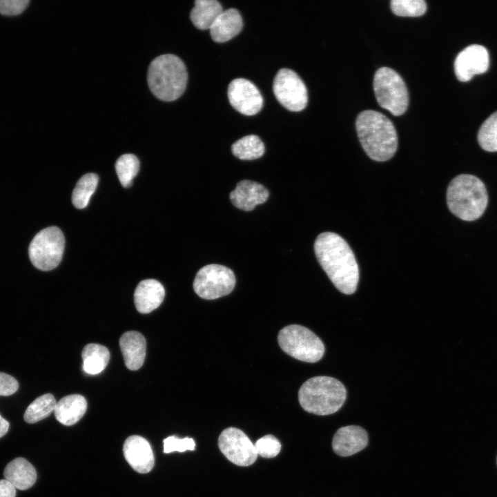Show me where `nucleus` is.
<instances>
[{
	"label": "nucleus",
	"instance_id": "nucleus-1",
	"mask_svg": "<svg viewBox=\"0 0 497 497\" xmlns=\"http://www.w3.org/2000/svg\"><path fill=\"white\" fill-rule=\"evenodd\" d=\"M315 256L333 285L341 293L351 295L357 289L359 268L348 243L333 232L320 233L314 243Z\"/></svg>",
	"mask_w": 497,
	"mask_h": 497
},
{
	"label": "nucleus",
	"instance_id": "nucleus-2",
	"mask_svg": "<svg viewBox=\"0 0 497 497\" xmlns=\"http://www.w3.org/2000/svg\"><path fill=\"white\" fill-rule=\"evenodd\" d=\"M355 128L360 144L373 160L391 159L398 148V136L391 121L378 111L367 110L357 117Z\"/></svg>",
	"mask_w": 497,
	"mask_h": 497
},
{
	"label": "nucleus",
	"instance_id": "nucleus-3",
	"mask_svg": "<svg viewBox=\"0 0 497 497\" xmlns=\"http://www.w3.org/2000/svg\"><path fill=\"white\" fill-rule=\"evenodd\" d=\"M449 211L464 221H474L484 213L488 195L484 183L477 177L462 174L454 177L447 190Z\"/></svg>",
	"mask_w": 497,
	"mask_h": 497
},
{
	"label": "nucleus",
	"instance_id": "nucleus-4",
	"mask_svg": "<svg viewBox=\"0 0 497 497\" xmlns=\"http://www.w3.org/2000/svg\"><path fill=\"white\" fill-rule=\"evenodd\" d=\"M187 79L186 66L175 55H160L149 65L147 75L149 88L162 101H170L179 98L186 89Z\"/></svg>",
	"mask_w": 497,
	"mask_h": 497
},
{
	"label": "nucleus",
	"instance_id": "nucleus-5",
	"mask_svg": "<svg viewBox=\"0 0 497 497\" xmlns=\"http://www.w3.org/2000/svg\"><path fill=\"white\" fill-rule=\"evenodd\" d=\"M347 398V390L338 380L329 376H315L304 382L298 399L304 411L319 416L338 411Z\"/></svg>",
	"mask_w": 497,
	"mask_h": 497
},
{
	"label": "nucleus",
	"instance_id": "nucleus-6",
	"mask_svg": "<svg viewBox=\"0 0 497 497\" xmlns=\"http://www.w3.org/2000/svg\"><path fill=\"white\" fill-rule=\"evenodd\" d=\"M277 341L282 350L306 362H316L324 353L322 340L311 330L299 324H290L280 330Z\"/></svg>",
	"mask_w": 497,
	"mask_h": 497
},
{
	"label": "nucleus",
	"instance_id": "nucleus-7",
	"mask_svg": "<svg viewBox=\"0 0 497 497\" xmlns=\"http://www.w3.org/2000/svg\"><path fill=\"white\" fill-rule=\"evenodd\" d=\"M373 90L380 107L392 115L399 116L405 113L409 104L407 86L395 70L382 67L375 73Z\"/></svg>",
	"mask_w": 497,
	"mask_h": 497
},
{
	"label": "nucleus",
	"instance_id": "nucleus-8",
	"mask_svg": "<svg viewBox=\"0 0 497 497\" xmlns=\"http://www.w3.org/2000/svg\"><path fill=\"white\" fill-rule=\"evenodd\" d=\"M65 239L57 226L40 231L31 241L28 255L32 264L41 271H50L60 263L64 251Z\"/></svg>",
	"mask_w": 497,
	"mask_h": 497
},
{
	"label": "nucleus",
	"instance_id": "nucleus-9",
	"mask_svg": "<svg viewBox=\"0 0 497 497\" xmlns=\"http://www.w3.org/2000/svg\"><path fill=\"white\" fill-rule=\"evenodd\" d=\"M235 285L231 269L220 264H208L197 273L193 289L200 298L214 300L228 295Z\"/></svg>",
	"mask_w": 497,
	"mask_h": 497
},
{
	"label": "nucleus",
	"instance_id": "nucleus-10",
	"mask_svg": "<svg viewBox=\"0 0 497 497\" xmlns=\"http://www.w3.org/2000/svg\"><path fill=\"white\" fill-rule=\"evenodd\" d=\"M273 90L280 104L290 111L302 110L307 105L306 88L300 77L292 70L280 69L276 74Z\"/></svg>",
	"mask_w": 497,
	"mask_h": 497
},
{
	"label": "nucleus",
	"instance_id": "nucleus-11",
	"mask_svg": "<svg viewBox=\"0 0 497 497\" xmlns=\"http://www.w3.org/2000/svg\"><path fill=\"white\" fill-rule=\"evenodd\" d=\"M218 447L229 461L238 466L252 465L258 456L248 437L235 427L222 431L218 438Z\"/></svg>",
	"mask_w": 497,
	"mask_h": 497
},
{
	"label": "nucleus",
	"instance_id": "nucleus-12",
	"mask_svg": "<svg viewBox=\"0 0 497 497\" xmlns=\"http://www.w3.org/2000/svg\"><path fill=\"white\" fill-rule=\"evenodd\" d=\"M228 97L231 105L239 113L251 116L263 106V98L257 87L250 81L237 78L228 85Z\"/></svg>",
	"mask_w": 497,
	"mask_h": 497
},
{
	"label": "nucleus",
	"instance_id": "nucleus-13",
	"mask_svg": "<svg viewBox=\"0 0 497 497\" xmlns=\"http://www.w3.org/2000/svg\"><path fill=\"white\" fill-rule=\"evenodd\" d=\"M489 66V56L486 48L473 44L464 48L454 61V71L457 79L467 82L476 75L485 73Z\"/></svg>",
	"mask_w": 497,
	"mask_h": 497
},
{
	"label": "nucleus",
	"instance_id": "nucleus-14",
	"mask_svg": "<svg viewBox=\"0 0 497 497\" xmlns=\"http://www.w3.org/2000/svg\"><path fill=\"white\" fill-rule=\"evenodd\" d=\"M123 452L130 467L140 474L151 471L155 458L149 442L139 436H129L124 442Z\"/></svg>",
	"mask_w": 497,
	"mask_h": 497
},
{
	"label": "nucleus",
	"instance_id": "nucleus-15",
	"mask_svg": "<svg viewBox=\"0 0 497 497\" xmlns=\"http://www.w3.org/2000/svg\"><path fill=\"white\" fill-rule=\"evenodd\" d=\"M368 444V434L361 427L348 425L337 430L332 440L333 451L340 456H352Z\"/></svg>",
	"mask_w": 497,
	"mask_h": 497
},
{
	"label": "nucleus",
	"instance_id": "nucleus-16",
	"mask_svg": "<svg viewBox=\"0 0 497 497\" xmlns=\"http://www.w3.org/2000/svg\"><path fill=\"white\" fill-rule=\"evenodd\" d=\"M269 196V191L262 184L251 180L239 182L230 193V199L237 208L249 211L265 202Z\"/></svg>",
	"mask_w": 497,
	"mask_h": 497
},
{
	"label": "nucleus",
	"instance_id": "nucleus-17",
	"mask_svg": "<svg viewBox=\"0 0 497 497\" xmlns=\"http://www.w3.org/2000/svg\"><path fill=\"white\" fill-rule=\"evenodd\" d=\"M119 347L126 367L138 370L144 364L146 342L144 335L135 331L125 332L119 339Z\"/></svg>",
	"mask_w": 497,
	"mask_h": 497
},
{
	"label": "nucleus",
	"instance_id": "nucleus-18",
	"mask_svg": "<svg viewBox=\"0 0 497 497\" xmlns=\"http://www.w3.org/2000/svg\"><path fill=\"white\" fill-rule=\"evenodd\" d=\"M164 296V288L159 281L154 279L142 280L135 291V307L141 313H150L162 304Z\"/></svg>",
	"mask_w": 497,
	"mask_h": 497
},
{
	"label": "nucleus",
	"instance_id": "nucleus-19",
	"mask_svg": "<svg viewBox=\"0 0 497 497\" xmlns=\"http://www.w3.org/2000/svg\"><path fill=\"white\" fill-rule=\"evenodd\" d=\"M242 26L238 10L234 8L223 10L209 29L211 37L215 42H226L238 35Z\"/></svg>",
	"mask_w": 497,
	"mask_h": 497
},
{
	"label": "nucleus",
	"instance_id": "nucleus-20",
	"mask_svg": "<svg viewBox=\"0 0 497 497\" xmlns=\"http://www.w3.org/2000/svg\"><path fill=\"white\" fill-rule=\"evenodd\" d=\"M3 476L16 489L26 490L30 488L37 480L35 467L26 459L17 458L6 467Z\"/></svg>",
	"mask_w": 497,
	"mask_h": 497
},
{
	"label": "nucleus",
	"instance_id": "nucleus-21",
	"mask_svg": "<svg viewBox=\"0 0 497 497\" xmlns=\"http://www.w3.org/2000/svg\"><path fill=\"white\" fill-rule=\"evenodd\" d=\"M86 409L85 398L79 394H72L62 398L57 402L54 410L55 416L62 425L70 426L84 416Z\"/></svg>",
	"mask_w": 497,
	"mask_h": 497
},
{
	"label": "nucleus",
	"instance_id": "nucleus-22",
	"mask_svg": "<svg viewBox=\"0 0 497 497\" xmlns=\"http://www.w3.org/2000/svg\"><path fill=\"white\" fill-rule=\"evenodd\" d=\"M222 11L221 4L216 0H196L190 17L197 28L207 30L211 28Z\"/></svg>",
	"mask_w": 497,
	"mask_h": 497
},
{
	"label": "nucleus",
	"instance_id": "nucleus-23",
	"mask_svg": "<svg viewBox=\"0 0 497 497\" xmlns=\"http://www.w3.org/2000/svg\"><path fill=\"white\" fill-rule=\"evenodd\" d=\"M110 356V352L106 347L96 343L88 344L81 353L83 370L90 375L100 373L106 367Z\"/></svg>",
	"mask_w": 497,
	"mask_h": 497
},
{
	"label": "nucleus",
	"instance_id": "nucleus-24",
	"mask_svg": "<svg viewBox=\"0 0 497 497\" xmlns=\"http://www.w3.org/2000/svg\"><path fill=\"white\" fill-rule=\"evenodd\" d=\"M265 148L260 138L254 135L242 137L231 146L233 154L243 160H253L261 157Z\"/></svg>",
	"mask_w": 497,
	"mask_h": 497
},
{
	"label": "nucleus",
	"instance_id": "nucleus-25",
	"mask_svg": "<svg viewBox=\"0 0 497 497\" xmlns=\"http://www.w3.org/2000/svg\"><path fill=\"white\" fill-rule=\"evenodd\" d=\"M57 405L53 395L43 394L37 398L27 407L23 418L28 423H35L48 417L55 410Z\"/></svg>",
	"mask_w": 497,
	"mask_h": 497
},
{
	"label": "nucleus",
	"instance_id": "nucleus-26",
	"mask_svg": "<svg viewBox=\"0 0 497 497\" xmlns=\"http://www.w3.org/2000/svg\"><path fill=\"white\" fill-rule=\"evenodd\" d=\"M98 181L99 177L95 173L86 174L79 179L72 195V204L77 208L81 209L87 206Z\"/></svg>",
	"mask_w": 497,
	"mask_h": 497
},
{
	"label": "nucleus",
	"instance_id": "nucleus-27",
	"mask_svg": "<svg viewBox=\"0 0 497 497\" xmlns=\"http://www.w3.org/2000/svg\"><path fill=\"white\" fill-rule=\"evenodd\" d=\"M115 169L121 184L128 187L139 171V159L133 154L122 155L115 163Z\"/></svg>",
	"mask_w": 497,
	"mask_h": 497
},
{
	"label": "nucleus",
	"instance_id": "nucleus-28",
	"mask_svg": "<svg viewBox=\"0 0 497 497\" xmlns=\"http://www.w3.org/2000/svg\"><path fill=\"white\" fill-rule=\"evenodd\" d=\"M480 146L487 152L497 151V111L481 125L478 133Z\"/></svg>",
	"mask_w": 497,
	"mask_h": 497
},
{
	"label": "nucleus",
	"instance_id": "nucleus-29",
	"mask_svg": "<svg viewBox=\"0 0 497 497\" xmlns=\"http://www.w3.org/2000/svg\"><path fill=\"white\" fill-rule=\"evenodd\" d=\"M391 9L398 16L419 17L425 13L427 3L423 0H392Z\"/></svg>",
	"mask_w": 497,
	"mask_h": 497
},
{
	"label": "nucleus",
	"instance_id": "nucleus-30",
	"mask_svg": "<svg viewBox=\"0 0 497 497\" xmlns=\"http://www.w3.org/2000/svg\"><path fill=\"white\" fill-rule=\"evenodd\" d=\"M257 455L263 458L275 457L281 449L279 440L272 435H266L254 445Z\"/></svg>",
	"mask_w": 497,
	"mask_h": 497
},
{
	"label": "nucleus",
	"instance_id": "nucleus-31",
	"mask_svg": "<svg viewBox=\"0 0 497 497\" xmlns=\"http://www.w3.org/2000/svg\"><path fill=\"white\" fill-rule=\"evenodd\" d=\"M164 452L166 454L173 451L184 452L187 450H194L195 442L191 438H179L171 436L164 440Z\"/></svg>",
	"mask_w": 497,
	"mask_h": 497
},
{
	"label": "nucleus",
	"instance_id": "nucleus-32",
	"mask_svg": "<svg viewBox=\"0 0 497 497\" xmlns=\"http://www.w3.org/2000/svg\"><path fill=\"white\" fill-rule=\"evenodd\" d=\"M29 3V0H0V14L8 16L19 14Z\"/></svg>",
	"mask_w": 497,
	"mask_h": 497
},
{
	"label": "nucleus",
	"instance_id": "nucleus-33",
	"mask_svg": "<svg viewBox=\"0 0 497 497\" xmlns=\"http://www.w3.org/2000/svg\"><path fill=\"white\" fill-rule=\"evenodd\" d=\"M19 388L17 380L7 373L0 372V396H8L14 393Z\"/></svg>",
	"mask_w": 497,
	"mask_h": 497
},
{
	"label": "nucleus",
	"instance_id": "nucleus-34",
	"mask_svg": "<svg viewBox=\"0 0 497 497\" xmlns=\"http://www.w3.org/2000/svg\"><path fill=\"white\" fill-rule=\"evenodd\" d=\"M16 488L7 480H0V497H15Z\"/></svg>",
	"mask_w": 497,
	"mask_h": 497
},
{
	"label": "nucleus",
	"instance_id": "nucleus-35",
	"mask_svg": "<svg viewBox=\"0 0 497 497\" xmlns=\"http://www.w3.org/2000/svg\"><path fill=\"white\" fill-rule=\"evenodd\" d=\"M8 428L9 422L0 415V438L7 433Z\"/></svg>",
	"mask_w": 497,
	"mask_h": 497
},
{
	"label": "nucleus",
	"instance_id": "nucleus-36",
	"mask_svg": "<svg viewBox=\"0 0 497 497\" xmlns=\"http://www.w3.org/2000/svg\"><path fill=\"white\" fill-rule=\"evenodd\" d=\"M496 462H497V459H496Z\"/></svg>",
	"mask_w": 497,
	"mask_h": 497
}]
</instances>
